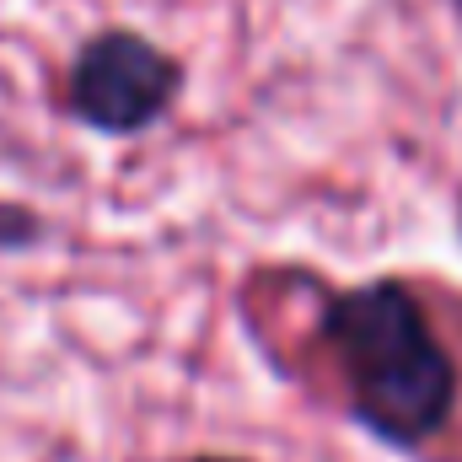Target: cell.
Returning <instances> with one entry per match:
<instances>
[{
	"instance_id": "cell-2",
	"label": "cell",
	"mask_w": 462,
	"mask_h": 462,
	"mask_svg": "<svg viewBox=\"0 0 462 462\" xmlns=\"http://www.w3.org/2000/svg\"><path fill=\"white\" fill-rule=\"evenodd\" d=\"M183 70L140 32H97L70 70V114L103 134H140L178 103Z\"/></svg>"
},
{
	"instance_id": "cell-1",
	"label": "cell",
	"mask_w": 462,
	"mask_h": 462,
	"mask_svg": "<svg viewBox=\"0 0 462 462\" xmlns=\"http://www.w3.org/2000/svg\"><path fill=\"white\" fill-rule=\"evenodd\" d=\"M447 307L414 280L334 291L318 312V360L349 414L403 447L436 452L462 414V355L447 339Z\"/></svg>"
},
{
	"instance_id": "cell-4",
	"label": "cell",
	"mask_w": 462,
	"mask_h": 462,
	"mask_svg": "<svg viewBox=\"0 0 462 462\" xmlns=\"http://www.w3.org/2000/svg\"><path fill=\"white\" fill-rule=\"evenodd\" d=\"M457 5H462V0H457Z\"/></svg>"
},
{
	"instance_id": "cell-3",
	"label": "cell",
	"mask_w": 462,
	"mask_h": 462,
	"mask_svg": "<svg viewBox=\"0 0 462 462\" xmlns=\"http://www.w3.org/2000/svg\"><path fill=\"white\" fill-rule=\"evenodd\" d=\"M194 462H242V457H194Z\"/></svg>"
}]
</instances>
